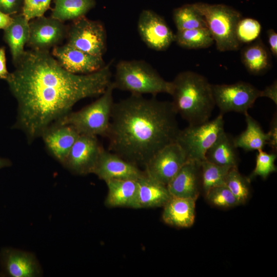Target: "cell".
I'll return each instance as SVG.
<instances>
[{"label":"cell","mask_w":277,"mask_h":277,"mask_svg":"<svg viewBox=\"0 0 277 277\" xmlns=\"http://www.w3.org/2000/svg\"><path fill=\"white\" fill-rule=\"evenodd\" d=\"M10 165L11 162L9 160L0 157V169Z\"/></svg>","instance_id":"41"},{"label":"cell","mask_w":277,"mask_h":277,"mask_svg":"<svg viewBox=\"0 0 277 277\" xmlns=\"http://www.w3.org/2000/svg\"><path fill=\"white\" fill-rule=\"evenodd\" d=\"M137 183L135 209L163 207L171 197L166 185L146 174L137 180Z\"/></svg>","instance_id":"20"},{"label":"cell","mask_w":277,"mask_h":277,"mask_svg":"<svg viewBox=\"0 0 277 277\" xmlns=\"http://www.w3.org/2000/svg\"><path fill=\"white\" fill-rule=\"evenodd\" d=\"M103 149L97 136L80 134L63 165L76 174L92 173Z\"/></svg>","instance_id":"12"},{"label":"cell","mask_w":277,"mask_h":277,"mask_svg":"<svg viewBox=\"0 0 277 277\" xmlns=\"http://www.w3.org/2000/svg\"><path fill=\"white\" fill-rule=\"evenodd\" d=\"M114 89L128 91L131 94L161 93L171 94L172 82L164 80L150 64L142 60H123L116 66Z\"/></svg>","instance_id":"4"},{"label":"cell","mask_w":277,"mask_h":277,"mask_svg":"<svg viewBox=\"0 0 277 277\" xmlns=\"http://www.w3.org/2000/svg\"><path fill=\"white\" fill-rule=\"evenodd\" d=\"M244 114L246 127L244 131L233 138L235 146L246 151L263 150L268 141V133L263 131L259 123L248 112Z\"/></svg>","instance_id":"25"},{"label":"cell","mask_w":277,"mask_h":277,"mask_svg":"<svg viewBox=\"0 0 277 277\" xmlns=\"http://www.w3.org/2000/svg\"><path fill=\"white\" fill-rule=\"evenodd\" d=\"M67 43L89 54L103 56L107 44L106 31L99 21L85 16L73 21L67 30Z\"/></svg>","instance_id":"8"},{"label":"cell","mask_w":277,"mask_h":277,"mask_svg":"<svg viewBox=\"0 0 277 277\" xmlns=\"http://www.w3.org/2000/svg\"><path fill=\"white\" fill-rule=\"evenodd\" d=\"M166 186L171 196L196 200L201 187V162L187 160Z\"/></svg>","instance_id":"17"},{"label":"cell","mask_w":277,"mask_h":277,"mask_svg":"<svg viewBox=\"0 0 277 277\" xmlns=\"http://www.w3.org/2000/svg\"><path fill=\"white\" fill-rule=\"evenodd\" d=\"M23 0H0V11L12 16L21 13Z\"/></svg>","instance_id":"35"},{"label":"cell","mask_w":277,"mask_h":277,"mask_svg":"<svg viewBox=\"0 0 277 277\" xmlns=\"http://www.w3.org/2000/svg\"><path fill=\"white\" fill-rule=\"evenodd\" d=\"M114 89L112 82L95 101L77 111L69 112L54 123L70 125L80 134L106 136L114 103Z\"/></svg>","instance_id":"5"},{"label":"cell","mask_w":277,"mask_h":277,"mask_svg":"<svg viewBox=\"0 0 277 277\" xmlns=\"http://www.w3.org/2000/svg\"><path fill=\"white\" fill-rule=\"evenodd\" d=\"M54 3L51 16L63 23L85 16L96 4L95 0H54Z\"/></svg>","instance_id":"26"},{"label":"cell","mask_w":277,"mask_h":277,"mask_svg":"<svg viewBox=\"0 0 277 277\" xmlns=\"http://www.w3.org/2000/svg\"><path fill=\"white\" fill-rule=\"evenodd\" d=\"M140 36L146 46L155 51L167 50L174 42V35L165 19L151 10H143L137 22Z\"/></svg>","instance_id":"11"},{"label":"cell","mask_w":277,"mask_h":277,"mask_svg":"<svg viewBox=\"0 0 277 277\" xmlns=\"http://www.w3.org/2000/svg\"><path fill=\"white\" fill-rule=\"evenodd\" d=\"M241 56L247 70L253 75L266 72L271 66L270 51L260 38L243 48Z\"/></svg>","instance_id":"23"},{"label":"cell","mask_w":277,"mask_h":277,"mask_svg":"<svg viewBox=\"0 0 277 277\" xmlns=\"http://www.w3.org/2000/svg\"><path fill=\"white\" fill-rule=\"evenodd\" d=\"M174 42L180 47L187 49L207 48L214 43L207 28L177 31Z\"/></svg>","instance_id":"27"},{"label":"cell","mask_w":277,"mask_h":277,"mask_svg":"<svg viewBox=\"0 0 277 277\" xmlns=\"http://www.w3.org/2000/svg\"><path fill=\"white\" fill-rule=\"evenodd\" d=\"M212 90L215 106L223 114L229 112L244 114L261 97V90L242 81L231 84H212Z\"/></svg>","instance_id":"9"},{"label":"cell","mask_w":277,"mask_h":277,"mask_svg":"<svg viewBox=\"0 0 277 277\" xmlns=\"http://www.w3.org/2000/svg\"><path fill=\"white\" fill-rule=\"evenodd\" d=\"M52 54L64 69L74 74L92 73L106 65L103 56L89 54L68 44L55 46Z\"/></svg>","instance_id":"14"},{"label":"cell","mask_w":277,"mask_h":277,"mask_svg":"<svg viewBox=\"0 0 277 277\" xmlns=\"http://www.w3.org/2000/svg\"><path fill=\"white\" fill-rule=\"evenodd\" d=\"M171 82V103L176 113L190 125L208 121L215 104L212 84L207 78L193 71H185Z\"/></svg>","instance_id":"3"},{"label":"cell","mask_w":277,"mask_h":277,"mask_svg":"<svg viewBox=\"0 0 277 277\" xmlns=\"http://www.w3.org/2000/svg\"><path fill=\"white\" fill-rule=\"evenodd\" d=\"M80 134L70 125L54 123L47 128L41 136L50 153L63 165Z\"/></svg>","instance_id":"18"},{"label":"cell","mask_w":277,"mask_h":277,"mask_svg":"<svg viewBox=\"0 0 277 277\" xmlns=\"http://www.w3.org/2000/svg\"><path fill=\"white\" fill-rule=\"evenodd\" d=\"M205 160L221 166L238 167L239 158L233 138L224 131L207 151Z\"/></svg>","instance_id":"24"},{"label":"cell","mask_w":277,"mask_h":277,"mask_svg":"<svg viewBox=\"0 0 277 277\" xmlns=\"http://www.w3.org/2000/svg\"><path fill=\"white\" fill-rule=\"evenodd\" d=\"M261 29V25L257 20L242 17L236 27V38L241 45L251 43L259 38Z\"/></svg>","instance_id":"31"},{"label":"cell","mask_w":277,"mask_h":277,"mask_svg":"<svg viewBox=\"0 0 277 277\" xmlns=\"http://www.w3.org/2000/svg\"><path fill=\"white\" fill-rule=\"evenodd\" d=\"M51 0H23L22 13L29 21L43 16Z\"/></svg>","instance_id":"34"},{"label":"cell","mask_w":277,"mask_h":277,"mask_svg":"<svg viewBox=\"0 0 277 277\" xmlns=\"http://www.w3.org/2000/svg\"><path fill=\"white\" fill-rule=\"evenodd\" d=\"M268 42L270 52L276 57L277 56V33L272 29H269L267 31Z\"/></svg>","instance_id":"38"},{"label":"cell","mask_w":277,"mask_h":277,"mask_svg":"<svg viewBox=\"0 0 277 277\" xmlns=\"http://www.w3.org/2000/svg\"><path fill=\"white\" fill-rule=\"evenodd\" d=\"M68 29L63 22L44 15L29 21L27 44L33 49L49 50L57 46L67 36Z\"/></svg>","instance_id":"13"},{"label":"cell","mask_w":277,"mask_h":277,"mask_svg":"<svg viewBox=\"0 0 277 277\" xmlns=\"http://www.w3.org/2000/svg\"><path fill=\"white\" fill-rule=\"evenodd\" d=\"M1 275L9 277H36L42 274L34 254L21 250L3 248L0 252Z\"/></svg>","instance_id":"16"},{"label":"cell","mask_w":277,"mask_h":277,"mask_svg":"<svg viewBox=\"0 0 277 277\" xmlns=\"http://www.w3.org/2000/svg\"><path fill=\"white\" fill-rule=\"evenodd\" d=\"M196 200L171 196L163 206L165 223L178 228H188L194 223Z\"/></svg>","instance_id":"19"},{"label":"cell","mask_w":277,"mask_h":277,"mask_svg":"<svg viewBox=\"0 0 277 277\" xmlns=\"http://www.w3.org/2000/svg\"><path fill=\"white\" fill-rule=\"evenodd\" d=\"M108 193L105 205L108 207L135 208L137 183L132 180H110L105 182Z\"/></svg>","instance_id":"22"},{"label":"cell","mask_w":277,"mask_h":277,"mask_svg":"<svg viewBox=\"0 0 277 277\" xmlns=\"http://www.w3.org/2000/svg\"><path fill=\"white\" fill-rule=\"evenodd\" d=\"M276 159V153L271 152L267 153L263 150L258 151L256 156L255 167L249 175V179L251 181L257 176L263 179H266L272 173L276 171L275 161Z\"/></svg>","instance_id":"32"},{"label":"cell","mask_w":277,"mask_h":277,"mask_svg":"<svg viewBox=\"0 0 277 277\" xmlns=\"http://www.w3.org/2000/svg\"><path fill=\"white\" fill-rule=\"evenodd\" d=\"M225 131L223 115L199 125H189L180 130L176 142L185 152L187 160L202 162L220 136Z\"/></svg>","instance_id":"7"},{"label":"cell","mask_w":277,"mask_h":277,"mask_svg":"<svg viewBox=\"0 0 277 277\" xmlns=\"http://www.w3.org/2000/svg\"><path fill=\"white\" fill-rule=\"evenodd\" d=\"M187 161L183 149L175 142L155 153L145 165L144 172L149 177L167 185Z\"/></svg>","instance_id":"10"},{"label":"cell","mask_w":277,"mask_h":277,"mask_svg":"<svg viewBox=\"0 0 277 277\" xmlns=\"http://www.w3.org/2000/svg\"><path fill=\"white\" fill-rule=\"evenodd\" d=\"M261 97H266L271 100L277 105V81H274L271 85L261 91Z\"/></svg>","instance_id":"37"},{"label":"cell","mask_w":277,"mask_h":277,"mask_svg":"<svg viewBox=\"0 0 277 277\" xmlns=\"http://www.w3.org/2000/svg\"><path fill=\"white\" fill-rule=\"evenodd\" d=\"M110 65L90 74H74L64 69L49 50H25L5 80L18 102L15 127L30 141L41 136L79 101L105 91L112 82Z\"/></svg>","instance_id":"1"},{"label":"cell","mask_w":277,"mask_h":277,"mask_svg":"<svg viewBox=\"0 0 277 277\" xmlns=\"http://www.w3.org/2000/svg\"><path fill=\"white\" fill-rule=\"evenodd\" d=\"M268 141L267 145L271 149L272 152H277V115L276 113L273 115L270 124L269 130L267 132Z\"/></svg>","instance_id":"36"},{"label":"cell","mask_w":277,"mask_h":277,"mask_svg":"<svg viewBox=\"0 0 277 277\" xmlns=\"http://www.w3.org/2000/svg\"><path fill=\"white\" fill-rule=\"evenodd\" d=\"M92 173L105 182L110 180H138L145 173L138 166L103 149Z\"/></svg>","instance_id":"15"},{"label":"cell","mask_w":277,"mask_h":277,"mask_svg":"<svg viewBox=\"0 0 277 277\" xmlns=\"http://www.w3.org/2000/svg\"><path fill=\"white\" fill-rule=\"evenodd\" d=\"M202 14L207 27L220 52L236 51L241 44L238 41L235 30L242 17L241 13L224 4H210L202 2L193 4Z\"/></svg>","instance_id":"6"},{"label":"cell","mask_w":277,"mask_h":277,"mask_svg":"<svg viewBox=\"0 0 277 277\" xmlns=\"http://www.w3.org/2000/svg\"><path fill=\"white\" fill-rule=\"evenodd\" d=\"M205 195L210 204L217 207L227 208L239 205L235 196L225 185L211 188Z\"/></svg>","instance_id":"33"},{"label":"cell","mask_w":277,"mask_h":277,"mask_svg":"<svg viewBox=\"0 0 277 277\" xmlns=\"http://www.w3.org/2000/svg\"><path fill=\"white\" fill-rule=\"evenodd\" d=\"M171 102L131 94L113 104L106 136L109 149L145 166L165 146L176 141L180 129Z\"/></svg>","instance_id":"2"},{"label":"cell","mask_w":277,"mask_h":277,"mask_svg":"<svg viewBox=\"0 0 277 277\" xmlns=\"http://www.w3.org/2000/svg\"><path fill=\"white\" fill-rule=\"evenodd\" d=\"M230 168L206 160L201 162V187L205 193L212 188L225 185L226 176Z\"/></svg>","instance_id":"29"},{"label":"cell","mask_w":277,"mask_h":277,"mask_svg":"<svg viewBox=\"0 0 277 277\" xmlns=\"http://www.w3.org/2000/svg\"><path fill=\"white\" fill-rule=\"evenodd\" d=\"M250 180L242 175L238 167H232L226 176L225 185L235 196L239 205L245 203L250 194Z\"/></svg>","instance_id":"30"},{"label":"cell","mask_w":277,"mask_h":277,"mask_svg":"<svg viewBox=\"0 0 277 277\" xmlns=\"http://www.w3.org/2000/svg\"><path fill=\"white\" fill-rule=\"evenodd\" d=\"M12 20L11 16L0 11V29L4 30L11 23Z\"/></svg>","instance_id":"40"},{"label":"cell","mask_w":277,"mask_h":277,"mask_svg":"<svg viewBox=\"0 0 277 277\" xmlns=\"http://www.w3.org/2000/svg\"><path fill=\"white\" fill-rule=\"evenodd\" d=\"M9 74L6 66L5 49L2 47L0 48V78L5 80Z\"/></svg>","instance_id":"39"},{"label":"cell","mask_w":277,"mask_h":277,"mask_svg":"<svg viewBox=\"0 0 277 277\" xmlns=\"http://www.w3.org/2000/svg\"><path fill=\"white\" fill-rule=\"evenodd\" d=\"M172 17L177 31L207 28L204 16L193 4H185L175 8Z\"/></svg>","instance_id":"28"},{"label":"cell","mask_w":277,"mask_h":277,"mask_svg":"<svg viewBox=\"0 0 277 277\" xmlns=\"http://www.w3.org/2000/svg\"><path fill=\"white\" fill-rule=\"evenodd\" d=\"M11 23L4 30V39L8 45L15 65L25 52L29 38V21L22 13L11 16Z\"/></svg>","instance_id":"21"}]
</instances>
